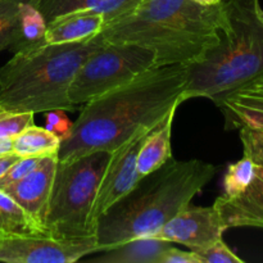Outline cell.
<instances>
[{"label": "cell", "mask_w": 263, "mask_h": 263, "mask_svg": "<svg viewBox=\"0 0 263 263\" xmlns=\"http://www.w3.org/2000/svg\"><path fill=\"white\" fill-rule=\"evenodd\" d=\"M104 17L92 10L62 14L46 22V44L80 43L94 37L104 25Z\"/></svg>", "instance_id": "4fadbf2b"}, {"label": "cell", "mask_w": 263, "mask_h": 263, "mask_svg": "<svg viewBox=\"0 0 263 263\" xmlns=\"http://www.w3.org/2000/svg\"><path fill=\"white\" fill-rule=\"evenodd\" d=\"M217 167L190 159H170L145 175L130 193L100 216L97 243L100 251L112 249L136 238L153 236L213 179Z\"/></svg>", "instance_id": "3957f363"}, {"label": "cell", "mask_w": 263, "mask_h": 263, "mask_svg": "<svg viewBox=\"0 0 263 263\" xmlns=\"http://www.w3.org/2000/svg\"><path fill=\"white\" fill-rule=\"evenodd\" d=\"M156 127L139 131L112 152L94 203V217L97 221L140 181L143 176L138 171V154L146 136Z\"/></svg>", "instance_id": "9c48e42d"}, {"label": "cell", "mask_w": 263, "mask_h": 263, "mask_svg": "<svg viewBox=\"0 0 263 263\" xmlns=\"http://www.w3.org/2000/svg\"><path fill=\"white\" fill-rule=\"evenodd\" d=\"M100 247L94 241L58 240L43 235L0 236V262L5 263H73Z\"/></svg>", "instance_id": "ba28073f"}, {"label": "cell", "mask_w": 263, "mask_h": 263, "mask_svg": "<svg viewBox=\"0 0 263 263\" xmlns=\"http://www.w3.org/2000/svg\"><path fill=\"white\" fill-rule=\"evenodd\" d=\"M176 109L171 110L144 140L138 154V171L141 176L156 171L172 158L171 134Z\"/></svg>", "instance_id": "2e32d148"}, {"label": "cell", "mask_w": 263, "mask_h": 263, "mask_svg": "<svg viewBox=\"0 0 263 263\" xmlns=\"http://www.w3.org/2000/svg\"><path fill=\"white\" fill-rule=\"evenodd\" d=\"M100 44L98 36L80 43L46 44L15 53L0 67V105L18 112L76 110L68 91L74 74Z\"/></svg>", "instance_id": "5b68a950"}, {"label": "cell", "mask_w": 263, "mask_h": 263, "mask_svg": "<svg viewBox=\"0 0 263 263\" xmlns=\"http://www.w3.org/2000/svg\"><path fill=\"white\" fill-rule=\"evenodd\" d=\"M256 174V164L248 157H243L240 161L231 163L228 167L223 177V187L226 197H236L241 194L253 180Z\"/></svg>", "instance_id": "44dd1931"}, {"label": "cell", "mask_w": 263, "mask_h": 263, "mask_svg": "<svg viewBox=\"0 0 263 263\" xmlns=\"http://www.w3.org/2000/svg\"><path fill=\"white\" fill-rule=\"evenodd\" d=\"M58 161V153L44 156L30 174L20 181L2 189L43 228Z\"/></svg>", "instance_id": "8fae6325"}, {"label": "cell", "mask_w": 263, "mask_h": 263, "mask_svg": "<svg viewBox=\"0 0 263 263\" xmlns=\"http://www.w3.org/2000/svg\"><path fill=\"white\" fill-rule=\"evenodd\" d=\"M181 100L207 98L218 108L230 95L263 81V9L259 0H222L218 43L185 64Z\"/></svg>", "instance_id": "277c9868"}, {"label": "cell", "mask_w": 263, "mask_h": 263, "mask_svg": "<svg viewBox=\"0 0 263 263\" xmlns=\"http://www.w3.org/2000/svg\"><path fill=\"white\" fill-rule=\"evenodd\" d=\"M45 33L46 21L36 5V0H27L21 5L17 35L9 50L15 54L46 45Z\"/></svg>", "instance_id": "ac0fdd59"}, {"label": "cell", "mask_w": 263, "mask_h": 263, "mask_svg": "<svg viewBox=\"0 0 263 263\" xmlns=\"http://www.w3.org/2000/svg\"><path fill=\"white\" fill-rule=\"evenodd\" d=\"M194 2L199 3V4L202 5H215V4H218L221 0H194Z\"/></svg>", "instance_id": "4dcf8cb0"}, {"label": "cell", "mask_w": 263, "mask_h": 263, "mask_svg": "<svg viewBox=\"0 0 263 263\" xmlns=\"http://www.w3.org/2000/svg\"><path fill=\"white\" fill-rule=\"evenodd\" d=\"M43 157H20V159L15 161L8 168V171L0 177V189H4V187L23 179L26 175L30 174L37 166V163L41 161Z\"/></svg>", "instance_id": "484cf974"}, {"label": "cell", "mask_w": 263, "mask_h": 263, "mask_svg": "<svg viewBox=\"0 0 263 263\" xmlns=\"http://www.w3.org/2000/svg\"><path fill=\"white\" fill-rule=\"evenodd\" d=\"M27 0H0V51L9 49L14 41L22 3Z\"/></svg>", "instance_id": "7402d4cb"}, {"label": "cell", "mask_w": 263, "mask_h": 263, "mask_svg": "<svg viewBox=\"0 0 263 263\" xmlns=\"http://www.w3.org/2000/svg\"><path fill=\"white\" fill-rule=\"evenodd\" d=\"M46 113V126L45 128H48L49 131H51L53 134H55L61 140L68 136L69 131H71L72 122H69L68 117L64 115V110H49Z\"/></svg>", "instance_id": "4316f807"}, {"label": "cell", "mask_w": 263, "mask_h": 263, "mask_svg": "<svg viewBox=\"0 0 263 263\" xmlns=\"http://www.w3.org/2000/svg\"><path fill=\"white\" fill-rule=\"evenodd\" d=\"M228 230L215 205L211 207H192L172 217L162 226L153 238L170 243H179L189 247L190 251L203 248L222 239Z\"/></svg>", "instance_id": "30bf717a"}, {"label": "cell", "mask_w": 263, "mask_h": 263, "mask_svg": "<svg viewBox=\"0 0 263 263\" xmlns=\"http://www.w3.org/2000/svg\"><path fill=\"white\" fill-rule=\"evenodd\" d=\"M222 0L202 5L194 0H140L134 9L105 22L103 43L128 44L156 53V66L200 61L218 43Z\"/></svg>", "instance_id": "7a4b0ae2"}, {"label": "cell", "mask_w": 263, "mask_h": 263, "mask_svg": "<svg viewBox=\"0 0 263 263\" xmlns=\"http://www.w3.org/2000/svg\"><path fill=\"white\" fill-rule=\"evenodd\" d=\"M153 67H157L154 51L138 45L100 40L74 74L69 86V100L84 105Z\"/></svg>", "instance_id": "52a82bcc"}, {"label": "cell", "mask_w": 263, "mask_h": 263, "mask_svg": "<svg viewBox=\"0 0 263 263\" xmlns=\"http://www.w3.org/2000/svg\"><path fill=\"white\" fill-rule=\"evenodd\" d=\"M33 113L18 112L0 105V138L13 139L26 127L33 125Z\"/></svg>", "instance_id": "603a6c76"}, {"label": "cell", "mask_w": 263, "mask_h": 263, "mask_svg": "<svg viewBox=\"0 0 263 263\" xmlns=\"http://www.w3.org/2000/svg\"><path fill=\"white\" fill-rule=\"evenodd\" d=\"M139 2L140 0H36V5L46 22L77 10H92L102 14L105 22H109L130 12Z\"/></svg>", "instance_id": "9a60e30c"}, {"label": "cell", "mask_w": 263, "mask_h": 263, "mask_svg": "<svg viewBox=\"0 0 263 263\" xmlns=\"http://www.w3.org/2000/svg\"><path fill=\"white\" fill-rule=\"evenodd\" d=\"M13 235L48 236V234L9 194L0 189V236Z\"/></svg>", "instance_id": "d6986e66"}, {"label": "cell", "mask_w": 263, "mask_h": 263, "mask_svg": "<svg viewBox=\"0 0 263 263\" xmlns=\"http://www.w3.org/2000/svg\"><path fill=\"white\" fill-rule=\"evenodd\" d=\"M110 154L112 152L98 151L68 162L58 161L44 220L48 236L74 243H97L94 203Z\"/></svg>", "instance_id": "8992f818"}, {"label": "cell", "mask_w": 263, "mask_h": 263, "mask_svg": "<svg viewBox=\"0 0 263 263\" xmlns=\"http://www.w3.org/2000/svg\"><path fill=\"white\" fill-rule=\"evenodd\" d=\"M240 140L244 157H248L256 166H263V128L240 127Z\"/></svg>", "instance_id": "cb8c5ba5"}, {"label": "cell", "mask_w": 263, "mask_h": 263, "mask_svg": "<svg viewBox=\"0 0 263 263\" xmlns=\"http://www.w3.org/2000/svg\"><path fill=\"white\" fill-rule=\"evenodd\" d=\"M62 140L45 127L31 125L13 138V153L20 157H43L58 153Z\"/></svg>", "instance_id": "ffe728a7"}, {"label": "cell", "mask_w": 263, "mask_h": 263, "mask_svg": "<svg viewBox=\"0 0 263 263\" xmlns=\"http://www.w3.org/2000/svg\"><path fill=\"white\" fill-rule=\"evenodd\" d=\"M195 256L199 258L200 263H244L230 248L225 244L222 239L215 241L203 248L194 249Z\"/></svg>", "instance_id": "d4e9b609"}, {"label": "cell", "mask_w": 263, "mask_h": 263, "mask_svg": "<svg viewBox=\"0 0 263 263\" xmlns=\"http://www.w3.org/2000/svg\"><path fill=\"white\" fill-rule=\"evenodd\" d=\"M185 84L186 68L182 64L153 67L85 103L62 140L59 162L98 151L113 152L139 131L158 126L182 103Z\"/></svg>", "instance_id": "6da1fadb"}, {"label": "cell", "mask_w": 263, "mask_h": 263, "mask_svg": "<svg viewBox=\"0 0 263 263\" xmlns=\"http://www.w3.org/2000/svg\"><path fill=\"white\" fill-rule=\"evenodd\" d=\"M159 263H200L199 258L195 256L194 252H184L180 249L170 247L163 256L161 257Z\"/></svg>", "instance_id": "83f0119b"}, {"label": "cell", "mask_w": 263, "mask_h": 263, "mask_svg": "<svg viewBox=\"0 0 263 263\" xmlns=\"http://www.w3.org/2000/svg\"><path fill=\"white\" fill-rule=\"evenodd\" d=\"M13 153V139L0 138V156Z\"/></svg>", "instance_id": "f546056e"}, {"label": "cell", "mask_w": 263, "mask_h": 263, "mask_svg": "<svg viewBox=\"0 0 263 263\" xmlns=\"http://www.w3.org/2000/svg\"><path fill=\"white\" fill-rule=\"evenodd\" d=\"M20 159V156H17L15 153H9L5 154V156H0V177L8 171L10 166L14 163L15 161Z\"/></svg>", "instance_id": "f1b7e54d"}, {"label": "cell", "mask_w": 263, "mask_h": 263, "mask_svg": "<svg viewBox=\"0 0 263 263\" xmlns=\"http://www.w3.org/2000/svg\"><path fill=\"white\" fill-rule=\"evenodd\" d=\"M213 205L228 229H263V166H256L253 180L241 194L221 195Z\"/></svg>", "instance_id": "7c38bea8"}, {"label": "cell", "mask_w": 263, "mask_h": 263, "mask_svg": "<svg viewBox=\"0 0 263 263\" xmlns=\"http://www.w3.org/2000/svg\"><path fill=\"white\" fill-rule=\"evenodd\" d=\"M172 243L153 236H143L104 251L103 257L94 259L100 263H159Z\"/></svg>", "instance_id": "e0dca14e"}, {"label": "cell", "mask_w": 263, "mask_h": 263, "mask_svg": "<svg viewBox=\"0 0 263 263\" xmlns=\"http://www.w3.org/2000/svg\"><path fill=\"white\" fill-rule=\"evenodd\" d=\"M220 109L228 130L243 126L263 128V81L230 95Z\"/></svg>", "instance_id": "5bb4252c"}]
</instances>
